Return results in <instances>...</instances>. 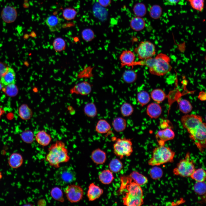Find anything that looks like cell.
<instances>
[{
    "label": "cell",
    "mask_w": 206,
    "mask_h": 206,
    "mask_svg": "<svg viewBox=\"0 0 206 206\" xmlns=\"http://www.w3.org/2000/svg\"><path fill=\"white\" fill-rule=\"evenodd\" d=\"M162 109L159 104L152 102L149 104L146 109L147 115L151 118H159L162 113Z\"/></svg>",
    "instance_id": "20"
},
{
    "label": "cell",
    "mask_w": 206,
    "mask_h": 206,
    "mask_svg": "<svg viewBox=\"0 0 206 206\" xmlns=\"http://www.w3.org/2000/svg\"><path fill=\"white\" fill-rule=\"evenodd\" d=\"M183 127L187 131L190 139L201 152L206 148V125L201 116L185 114L181 118Z\"/></svg>",
    "instance_id": "1"
},
{
    "label": "cell",
    "mask_w": 206,
    "mask_h": 206,
    "mask_svg": "<svg viewBox=\"0 0 206 206\" xmlns=\"http://www.w3.org/2000/svg\"><path fill=\"white\" fill-rule=\"evenodd\" d=\"M190 177L197 182L205 181L206 177V172L202 168L195 169Z\"/></svg>",
    "instance_id": "34"
},
{
    "label": "cell",
    "mask_w": 206,
    "mask_h": 206,
    "mask_svg": "<svg viewBox=\"0 0 206 206\" xmlns=\"http://www.w3.org/2000/svg\"><path fill=\"white\" fill-rule=\"evenodd\" d=\"M195 169L194 163L190 158V153L188 152L185 158L180 161L173 170L177 175L186 177H190Z\"/></svg>",
    "instance_id": "8"
},
{
    "label": "cell",
    "mask_w": 206,
    "mask_h": 206,
    "mask_svg": "<svg viewBox=\"0 0 206 206\" xmlns=\"http://www.w3.org/2000/svg\"><path fill=\"white\" fill-rule=\"evenodd\" d=\"M112 125L115 131L120 132L124 131L126 129L127 123L126 120L123 118L118 117L113 120Z\"/></svg>",
    "instance_id": "22"
},
{
    "label": "cell",
    "mask_w": 206,
    "mask_h": 206,
    "mask_svg": "<svg viewBox=\"0 0 206 206\" xmlns=\"http://www.w3.org/2000/svg\"><path fill=\"white\" fill-rule=\"evenodd\" d=\"M8 163L9 166L13 168L20 167L23 163V159L21 155L18 153H13L10 156Z\"/></svg>",
    "instance_id": "24"
},
{
    "label": "cell",
    "mask_w": 206,
    "mask_h": 206,
    "mask_svg": "<svg viewBox=\"0 0 206 206\" xmlns=\"http://www.w3.org/2000/svg\"><path fill=\"white\" fill-rule=\"evenodd\" d=\"M3 87V86L0 81V90L2 89Z\"/></svg>",
    "instance_id": "52"
},
{
    "label": "cell",
    "mask_w": 206,
    "mask_h": 206,
    "mask_svg": "<svg viewBox=\"0 0 206 206\" xmlns=\"http://www.w3.org/2000/svg\"><path fill=\"white\" fill-rule=\"evenodd\" d=\"M162 9L159 5H155L152 6L150 10L149 14L151 17L154 19L160 18L162 13Z\"/></svg>",
    "instance_id": "40"
},
{
    "label": "cell",
    "mask_w": 206,
    "mask_h": 206,
    "mask_svg": "<svg viewBox=\"0 0 206 206\" xmlns=\"http://www.w3.org/2000/svg\"><path fill=\"white\" fill-rule=\"evenodd\" d=\"M92 90L91 84L87 81H83L76 84L70 90L71 94H75L82 96L89 94Z\"/></svg>",
    "instance_id": "11"
},
{
    "label": "cell",
    "mask_w": 206,
    "mask_h": 206,
    "mask_svg": "<svg viewBox=\"0 0 206 206\" xmlns=\"http://www.w3.org/2000/svg\"><path fill=\"white\" fill-rule=\"evenodd\" d=\"M76 14V11L74 9L69 7L64 10L62 15L65 19L67 20H70L74 19Z\"/></svg>",
    "instance_id": "41"
},
{
    "label": "cell",
    "mask_w": 206,
    "mask_h": 206,
    "mask_svg": "<svg viewBox=\"0 0 206 206\" xmlns=\"http://www.w3.org/2000/svg\"><path fill=\"white\" fill-rule=\"evenodd\" d=\"M2 177V174H1V171H0V180L1 179Z\"/></svg>",
    "instance_id": "53"
},
{
    "label": "cell",
    "mask_w": 206,
    "mask_h": 206,
    "mask_svg": "<svg viewBox=\"0 0 206 206\" xmlns=\"http://www.w3.org/2000/svg\"><path fill=\"white\" fill-rule=\"evenodd\" d=\"M121 185L119 193L124 192L123 204L127 206H140L144 203L143 192L140 185L133 181L128 176L120 177Z\"/></svg>",
    "instance_id": "2"
},
{
    "label": "cell",
    "mask_w": 206,
    "mask_h": 206,
    "mask_svg": "<svg viewBox=\"0 0 206 206\" xmlns=\"http://www.w3.org/2000/svg\"><path fill=\"white\" fill-rule=\"evenodd\" d=\"M45 23L51 32L59 31L62 27L61 20L58 16L52 15L48 17Z\"/></svg>",
    "instance_id": "16"
},
{
    "label": "cell",
    "mask_w": 206,
    "mask_h": 206,
    "mask_svg": "<svg viewBox=\"0 0 206 206\" xmlns=\"http://www.w3.org/2000/svg\"><path fill=\"white\" fill-rule=\"evenodd\" d=\"M150 170L149 175L151 177L154 179H157L161 178L163 175V171L160 167L154 166Z\"/></svg>",
    "instance_id": "43"
},
{
    "label": "cell",
    "mask_w": 206,
    "mask_h": 206,
    "mask_svg": "<svg viewBox=\"0 0 206 206\" xmlns=\"http://www.w3.org/2000/svg\"><path fill=\"white\" fill-rule=\"evenodd\" d=\"M150 97L154 101L159 104L165 100L167 97V95L161 89L157 88L153 90L151 92Z\"/></svg>",
    "instance_id": "27"
},
{
    "label": "cell",
    "mask_w": 206,
    "mask_h": 206,
    "mask_svg": "<svg viewBox=\"0 0 206 206\" xmlns=\"http://www.w3.org/2000/svg\"><path fill=\"white\" fill-rule=\"evenodd\" d=\"M180 0H167V1L170 5H175Z\"/></svg>",
    "instance_id": "50"
},
{
    "label": "cell",
    "mask_w": 206,
    "mask_h": 206,
    "mask_svg": "<svg viewBox=\"0 0 206 206\" xmlns=\"http://www.w3.org/2000/svg\"><path fill=\"white\" fill-rule=\"evenodd\" d=\"M109 170L112 173H117L120 172L123 168L122 162L118 159H113L109 164Z\"/></svg>",
    "instance_id": "32"
},
{
    "label": "cell",
    "mask_w": 206,
    "mask_h": 206,
    "mask_svg": "<svg viewBox=\"0 0 206 206\" xmlns=\"http://www.w3.org/2000/svg\"><path fill=\"white\" fill-rule=\"evenodd\" d=\"M137 99L138 103L141 106H143L149 102L150 98L148 92L145 91H142L137 94Z\"/></svg>",
    "instance_id": "33"
},
{
    "label": "cell",
    "mask_w": 206,
    "mask_h": 206,
    "mask_svg": "<svg viewBox=\"0 0 206 206\" xmlns=\"http://www.w3.org/2000/svg\"><path fill=\"white\" fill-rule=\"evenodd\" d=\"M103 190L94 183H90L88 187L87 196L89 201H93L99 198L103 193Z\"/></svg>",
    "instance_id": "17"
},
{
    "label": "cell",
    "mask_w": 206,
    "mask_h": 206,
    "mask_svg": "<svg viewBox=\"0 0 206 206\" xmlns=\"http://www.w3.org/2000/svg\"><path fill=\"white\" fill-rule=\"evenodd\" d=\"M113 148L114 154L120 159L125 157L130 156L133 152L131 139L125 138H116L113 144Z\"/></svg>",
    "instance_id": "6"
},
{
    "label": "cell",
    "mask_w": 206,
    "mask_h": 206,
    "mask_svg": "<svg viewBox=\"0 0 206 206\" xmlns=\"http://www.w3.org/2000/svg\"><path fill=\"white\" fill-rule=\"evenodd\" d=\"M17 16V13L16 9L14 7L10 6L4 7L1 13V16L3 20L8 23L14 22Z\"/></svg>",
    "instance_id": "14"
},
{
    "label": "cell",
    "mask_w": 206,
    "mask_h": 206,
    "mask_svg": "<svg viewBox=\"0 0 206 206\" xmlns=\"http://www.w3.org/2000/svg\"><path fill=\"white\" fill-rule=\"evenodd\" d=\"M120 110L121 113L123 116L128 117L132 114L134 109L131 104L129 103L125 102L121 106Z\"/></svg>",
    "instance_id": "36"
},
{
    "label": "cell",
    "mask_w": 206,
    "mask_h": 206,
    "mask_svg": "<svg viewBox=\"0 0 206 206\" xmlns=\"http://www.w3.org/2000/svg\"><path fill=\"white\" fill-rule=\"evenodd\" d=\"M195 192L200 195H204L206 193V184L204 181L197 182L193 186Z\"/></svg>",
    "instance_id": "44"
},
{
    "label": "cell",
    "mask_w": 206,
    "mask_h": 206,
    "mask_svg": "<svg viewBox=\"0 0 206 206\" xmlns=\"http://www.w3.org/2000/svg\"><path fill=\"white\" fill-rule=\"evenodd\" d=\"M145 25L144 19L141 17L136 16L133 18L130 22L131 28L136 31H139L143 29Z\"/></svg>",
    "instance_id": "25"
},
{
    "label": "cell",
    "mask_w": 206,
    "mask_h": 206,
    "mask_svg": "<svg viewBox=\"0 0 206 206\" xmlns=\"http://www.w3.org/2000/svg\"><path fill=\"white\" fill-rule=\"evenodd\" d=\"M55 173V179L57 184L64 186L72 183L76 179V174L71 167L59 168Z\"/></svg>",
    "instance_id": "7"
},
{
    "label": "cell",
    "mask_w": 206,
    "mask_h": 206,
    "mask_svg": "<svg viewBox=\"0 0 206 206\" xmlns=\"http://www.w3.org/2000/svg\"><path fill=\"white\" fill-rule=\"evenodd\" d=\"M178 104L179 110L183 113L187 114L192 111L193 106L191 103L185 99L179 100Z\"/></svg>",
    "instance_id": "30"
},
{
    "label": "cell",
    "mask_w": 206,
    "mask_h": 206,
    "mask_svg": "<svg viewBox=\"0 0 206 206\" xmlns=\"http://www.w3.org/2000/svg\"><path fill=\"white\" fill-rule=\"evenodd\" d=\"M3 110H2V109L0 106V117H1V115L3 114Z\"/></svg>",
    "instance_id": "51"
},
{
    "label": "cell",
    "mask_w": 206,
    "mask_h": 206,
    "mask_svg": "<svg viewBox=\"0 0 206 206\" xmlns=\"http://www.w3.org/2000/svg\"><path fill=\"white\" fill-rule=\"evenodd\" d=\"M155 136L159 145H165L166 141L174 138L175 134L172 129L166 128L158 131Z\"/></svg>",
    "instance_id": "12"
},
{
    "label": "cell",
    "mask_w": 206,
    "mask_h": 206,
    "mask_svg": "<svg viewBox=\"0 0 206 206\" xmlns=\"http://www.w3.org/2000/svg\"><path fill=\"white\" fill-rule=\"evenodd\" d=\"M50 194L54 200L63 203L64 201L63 193L62 190L58 187L52 189Z\"/></svg>",
    "instance_id": "38"
},
{
    "label": "cell",
    "mask_w": 206,
    "mask_h": 206,
    "mask_svg": "<svg viewBox=\"0 0 206 206\" xmlns=\"http://www.w3.org/2000/svg\"><path fill=\"white\" fill-rule=\"evenodd\" d=\"M82 36L83 39L86 42H89L94 38V34L93 31L90 29H86L82 32Z\"/></svg>",
    "instance_id": "45"
},
{
    "label": "cell",
    "mask_w": 206,
    "mask_h": 206,
    "mask_svg": "<svg viewBox=\"0 0 206 206\" xmlns=\"http://www.w3.org/2000/svg\"><path fill=\"white\" fill-rule=\"evenodd\" d=\"M135 55L132 51L126 50L123 51L119 56L121 68L125 66L131 67L135 61Z\"/></svg>",
    "instance_id": "13"
},
{
    "label": "cell",
    "mask_w": 206,
    "mask_h": 206,
    "mask_svg": "<svg viewBox=\"0 0 206 206\" xmlns=\"http://www.w3.org/2000/svg\"><path fill=\"white\" fill-rule=\"evenodd\" d=\"M99 4L102 7H106L110 3L111 0H98Z\"/></svg>",
    "instance_id": "48"
},
{
    "label": "cell",
    "mask_w": 206,
    "mask_h": 206,
    "mask_svg": "<svg viewBox=\"0 0 206 206\" xmlns=\"http://www.w3.org/2000/svg\"><path fill=\"white\" fill-rule=\"evenodd\" d=\"M8 66L7 64L0 61V79Z\"/></svg>",
    "instance_id": "47"
},
{
    "label": "cell",
    "mask_w": 206,
    "mask_h": 206,
    "mask_svg": "<svg viewBox=\"0 0 206 206\" xmlns=\"http://www.w3.org/2000/svg\"><path fill=\"white\" fill-rule=\"evenodd\" d=\"M35 138L37 142L43 146L49 145L52 139L51 135L44 130L38 131L35 136Z\"/></svg>",
    "instance_id": "18"
},
{
    "label": "cell",
    "mask_w": 206,
    "mask_h": 206,
    "mask_svg": "<svg viewBox=\"0 0 206 206\" xmlns=\"http://www.w3.org/2000/svg\"><path fill=\"white\" fill-rule=\"evenodd\" d=\"M66 197L71 203H77L82 200L84 195L83 188L78 185L70 184L64 189Z\"/></svg>",
    "instance_id": "10"
},
{
    "label": "cell",
    "mask_w": 206,
    "mask_h": 206,
    "mask_svg": "<svg viewBox=\"0 0 206 206\" xmlns=\"http://www.w3.org/2000/svg\"><path fill=\"white\" fill-rule=\"evenodd\" d=\"M100 181L105 185L111 183L114 179L113 173L110 170H104L101 171L98 175Z\"/></svg>",
    "instance_id": "21"
},
{
    "label": "cell",
    "mask_w": 206,
    "mask_h": 206,
    "mask_svg": "<svg viewBox=\"0 0 206 206\" xmlns=\"http://www.w3.org/2000/svg\"><path fill=\"white\" fill-rule=\"evenodd\" d=\"M133 11L136 16L141 17L146 14V9L144 5L142 3H137L134 6Z\"/></svg>",
    "instance_id": "39"
},
{
    "label": "cell",
    "mask_w": 206,
    "mask_h": 206,
    "mask_svg": "<svg viewBox=\"0 0 206 206\" xmlns=\"http://www.w3.org/2000/svg\"><path fill=\"white\" fill-rule=\"evenodd\" d=\"M21 137L24 142L28 143L32 142L34 139V135L33 132L29 130L23 132L21 134Z\"/></svg>",
    "instance_id": "46"
},
{
    "label": "cell",
    "mask_w": 206,
    "mask_h": 206,
    "mask_svg": "<svg viewBox=\"0 0 206 206\" xmlns=\"http://www.w3.org/2000/svg\"><path fill=\"white\" fill-rule=\"evenodd\" d=\"M175 153L169 147L159 145L154 149L152 157L148 163L152 166H159L168 162H172Z\"/></svg>",
    "instance_id": "5"
},
{
    "label": "cell",
    "mask_w": 206,
    "mask_h": 206,
    "mask_svg": "<svg viewBox=\"0 0 206 206\" xmlns=\"http://www.w3.org/2000/svg\"><path fill=\"white\" fill-rule=\"evenodd\" d=\"M84 114L87 117L93 118L95 117L97 114V111L96 105L92 102L86 104L84 108Z\"/></svg>",
    "instance_id": "28"
},
{
    "label": "cell",
    "mask_w": 206,
    "mask_h": 206,
    "mask_svg": "<svg viewBox=\"0 0 206 206\" xmlns=\"http://www.w3.org/2000/svg\"><path fill=\"white\" fill-rule=\"evenodd\" d=\"M170 61V58L168 55L161 53L154 58L151 57L140 60L138 64L139 66H146L148 67L151 74L161 76L165 75L172 69Z\"/></svg>",
    "instance_id": "3"
},
{
    "label": "cell",
    "mask_w": 206,
    "mask_h": 206,
    "mask_svg": "<svg viewBox=\"0 0 206 206\" xmlns=\"http://www.w3.org/2000/svg\"><path fill=\"white\" fill-rule=\"evenodd\" d=\"M135 53L140 60L152 57L155 54V45L148 41H142L134 49Z\"/></svg>",
    "instance_id": "9"
},
{
    "label": "cell",
    "mask_w": 206,
    "mask_h": 206,
    "mask_svg": "<svg viewBox=\"0 0 206 206\" xmlns=\"http://www.w3.org/2000/svg\"><path fill=\"white\" fill-rule=\"evenodd\" d=\"M16 74L14 70L8 66L2 75L0 81L3 86L15 84Z\"/></svg>",
    "instance_id": "15"
},
{
    "label": "cell",
    "mask_w": 206,
    "mask_h": 206,
    "mask_svg": "<svg viewBox=\"0 0 206 206\" xmlns=\"http://www.w3.org/2000/svg\"><path fill=\"white\" fill-rule=\"evenodd\" d=\"M128 176L133 181L140 186L146 184L148 181L146 177L136 171H132Z\"/></svg>",
    "instance_id": "26"
},
{
    "label": "cell",
    "mask_w": 206,
    "mask_h": 206,
    "mask_svg": "<svg viewBox=\"0 0 206 206\" xmlns=\"http://www.w3.org/2000/svg\"><path fill=\"white\" fill-rule=\"evenodd\" d=\"M198 98L201 101H205L206 100V93L204 91L200 92L198 96Z\"/></svg>",
    "instance_id": "49"
},
{
    "label": "cell",
    "mask_w": 206,
    "mask_h": 206,
    "mask_svg": "<svg viewBox=\"0 0 206 206\" xmlns=\"http://www.w3.org/2000/svg\"><path fill=\"white\" fill-rule=\"evenodd\" d=\"M122 78L123 81L126 83L131 84L134 82L136 80L137 74L133 70H126L123 73Z\"/></svg>",
    "instance_id": "31"
},
{
    "label": "cell",
    "mask_w": 206,
    "mask_h": 206,
    "mask_svg": "<svg viewBox=\"0 0 206 206\" xmlns=\"http://www.w3.org/2000/svg\"><path fill=\"white\" fill-rule=\"evenodd\" d=\"M48 150L45 160L51 167L58 169L61 163L68 162L70 159L65 144L61 140L56 141L48 148Z\"/></svg>",
    "instance_id": "4"
},
{
    "label": "cell",
    "mask_w": 206,
    "mask_h": 206,
    "mask_svg": "<svg viewBox=\"0 0 206 206\" xmlns=\"http://www.w3.org/2000/svg\"><path fill=\"white\" fill-rule=\"evenodd\" d=\"M91 158L96 165H102L106 162L107 156L105 151L99 148L96 149L92 152Z\"/></svg>",
    "instance_id": "19"
},
{
    "label": "cell",
    "mask_w": 206,
    "mask_h": 206,
    "mask_svg": "<svg viewBox=\"0 0 206 206\" xmlns=\"http://www.w3.org/2000/svg\"><path fill=\"white\" fill-rule=\"evenodd\" d=\"M53 46L56 52H61L65 49L66 43L63 39L61 37H58L54 40Z\"/></svg>",
    "instance_id": "37"
},
{
    "label": "cell",
    "mask_w": 206,
    "mask_h": 206,
    "mask_svg": "<svg viewBox=\"0 0 206 206\" xmlns=\"http://www.w3.org/2000/svg\"><path fill=\"white\" fill-rule=\"evenodd\" d=\"M19 113L21 118L24 120L30 119L33 115L31 110L25 104L20 106L19 109Z\"/></svg>",
    "instance_id": "29"
},
{
    "label": "cell",
    "mask_w": 206,
    "mask_h": 206,
    "mask_svg": "<svg viewBox=\"0 0 206 206\" xmlns=\"http://www.w3.org/2000/svg\"><path fill=\"white\" fill-rule=\"evenodd\" d=\"M3 91L9 96H16L18 93V89L15 84H12L3 86Z\"/></svg>",
    "instance_id": "35"
},
{
    "label": "cell",
    "mask_w": 206,
    "mask_h": 206,
    "mask_svg": "<svg viewBox=\"0 0 206 206\" xmlns=\"http://www.w3.org/2000/svg\"><path fill=\"white\" fill-rule=\"evenodd\" d=\"M191 7L194 9L199 12L203 10L204 0H188Z\"/></svg>",
    "instance_id": "42"
},
{
    "label": "cell",
    "mask_w": 206,
    "mask_h": 206,
    "mask_svg": "<svg viewBox=\"0 0 206 206\" xmlns=\"http://www.w3.org/2000/svg\"><path fill=\"white\" fill-rule=\"evenodd\" d=\"M111 129V126L106 120L101 119L97 122L95 126L96 132L100 134H105L108 133Z\"/></svg>",
    "instance_id": "23"
}]
</instances>
